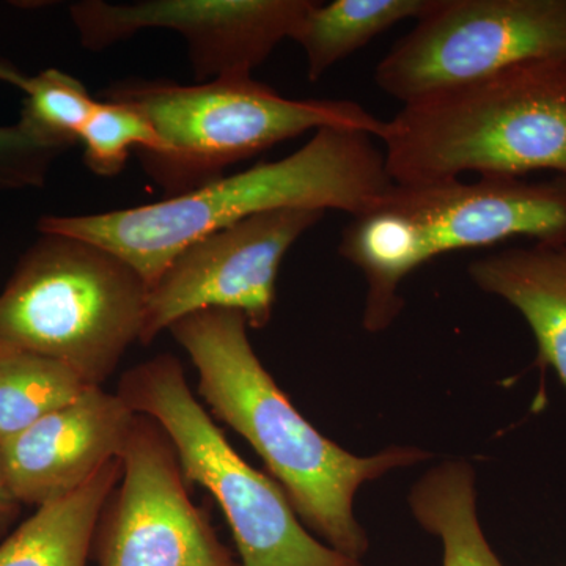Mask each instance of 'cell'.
Returning <instances> with one entry per match:
<instances>
[{
	"label": "cell",
	"instance_id": "obj_1",
	"mask_svg": "<svg viewBox=\"0 0 566 566\" xmlns=\"http://www.w3.org/2000/svg\"><path fill=\"white\" fill-rule=\"evenodd\" d=\"M248 327L241 312L207 308L178 319L169 333L196 367L205 403L262 457L304 526L338 553L363 560L368 538L354 516L357 490L430 455L392 447L363 458L334 444L268 374Z\"/></svg>",
	"mask_w": 566,
	"mask_h": 566
},
{
	"label": "cell",
	"instance_id": "obj_2",
	"mask_svg": "<svg viewBox=\"0 0 566 566\" xmlns=\"http://www.w3.org/2000/svg\"><path fill=\"white\" fill-rule=\"evenodd\" d=\"M374 139L352 129H318L279 161L223 175L161 202L99 214L48 216L40 230L102 245L150 289L182 249L252 216L290 208L359 214L392 185L385 153Z\"/></svg>",
	"mask_w": 566,
	"mask_h": 566
},
{
	"label": "cell",
	"instance_id": "obj_3",
	"mask_svg": "<svg viewBox=\"0 0 566 566\" xmlns=\"http://www.w3.org/2000/svg\"><path fill=\"white\" fill-rule=\"evenodd\" d=\"M515 238L566 245V175L547 180L480 177L428 185H392L352 216L338 253L367 282L364 327L381 333L403 300L401 283L417 268L464 249Z\"/></svg>",
	"mask_w": 566,
	"mask_h": 566
},
{
	"label": "cell",
	"instance_id": "obj_4",
	"mask_svg": "<svg viewBox=\"0 0 566 566\" xmlns=\"http://www.w3.org/2000/svg\"><path fill=\"white\" fill-rule=\"evenodd\" d=\"M395 185L566 175V59L521 63L403 104L382 125Z\"/></svg>",
	"mask_w": 566,
	"mask_h": 566
},
{
	"label": "cell",
	"instance_id": "obj_5",
	"mask_svg": "<svg viewBox=\"0 0 566 566\" xmlns=\"http://www.w3.org/2000/svg\"><path fill=\"white\" fill-rule=\"evenodd\" d=\"M102 102L125 104L151 123L161 148L139 158L166 197L202 188L234 164L308 132L342 128L378 139L385 125L359 103L285 98L252 77L192 85L126 80L109 85Z\"/></svg>",
	"mask_w": 566,
	"mask_h": 566
},
{
	"label": "cell",
	"instance_id": "obj_6",
	"mask_svg": "<svg viewBox=\"0 0 566 566\" xmlns=\"http://www.w3.org/2000/svg\"><path fill=\"white\" fill-rule=\"evenodd\" d=\"M148 286L102 245L44 234L0 293V356L36 354L102 387L139 342Z\"/></svg>",
	"mask_w": 566,
	"mask_h": 566
},
{
	"label": "cell",
	"instance_id": "obj_7",
	"mask_svg": "<svg viewBox=\"0 0 566 566\" xmlns=\"http://www.w3.org/2000/svg\"><path fill=\"white\" fill-rule=\"evenodd\" d=\"M117 394L134 415L166 431L188 483H199L221 506L240 566H364L312 535L282 486L234 452L172 354L129 368Z\"/></svg>",
	"mask_w": 566,
	"mask_h": 566
},
{
	"label": "cell",
	"instance_id": "obj_8",
	"mask_svg": "<svg viewBox=\"0 0 566 566\" xmlns=\"http://www.w3.org/2000/svg\"><path fill=\"white\" fill-rule=\"evenodd\" d=\"M566 59V0H436L375 70L401 103L535 61Z\"/></svg>",
	"mask_w": 566,
	"mask_h": 566
},
{
	"label": "cell",
	"instance_id": "obj_9",
	"mask_svg": "<svg viewBox=\"0 0 566 566\" xmlns=\"http://www.w3.org/2000/svg\"><path fill=\"white\" fill-rule=\"evenodd\" d=\"M120 460V482L93 536L96 566H240L191 501L175 447L155 420L136 415Z\"/></svg>",
	"mask_w": 566,
	"mask_h": 566
},
{
	"label": "cell",
	"instance_id": "obj_10",
	"mask_svg": "<svg viewBox=\"0 0 566 566\" xmlns=\"http://www.w3.org/2000/svg\"><path fill=\"white\" fill-rule=\"evenodd\" d=\"M324 214L304 208L262 212L182 249L148 289L140 344L207 308L241 312L249 327L263 329L273 318L283 256Z\"/></svg>",
	"mask_w": 566,
	"mask_h": 566
},
{
	"label": "cell",
	"instance_id": "obj_11",
	"mask_svg": "<svg viewBox=\"0 0 566 566\" xmlns=\"http://www.w3.org/2000/svg\"><path fill=\"white\" fill-rule=\"evenodd\" d=\"M312 0H85L70 7L82 46L103 51L148 29L180 33L197 84L252 77L292 39Z\"/></svg>",
	"mask_w": 566,
	"mask_h": 566
},
{
	"label": "cell",
	"instance_id": "obj_12",
	"mask_svg": "<svg viewBox=\"0 0 566 566\" xmlns=\"http://www.w3.org/2000/svg\"><path fill=\"white\" fill-rule=\"evenodd\" d=\"M136 415L120 395L91 387L2 444L7 483L20 504L69 495L120 458Z\"/></svg>",
	"mask_w": 566,
	"mask_h": 566
},
{
	"label": "cell",
	"instance_id": "obj_13",
	"mask_svg": "<svg viewBox=\"0 0 566 566\" xmlns=\"http://www.w3.org/2000/svg\"><path fill=\"white\" fill-rule=\"evenodd\" d=\"M482 292L501 297L526 319L538 363L556 370L566 387V245H513L468 266Z\"/></svg>",
	"mask_w": 566,
	"mask_h": 566
},
{
	"label": "cell",
	"instance_id": "obj_14",
	"mask_svg": "<svg viewBox=\"0 0 566 566\" xmlns=\"http://www.w3.org/2000/svg\"><path fill=\"white\" fill-rule=\"evenodd\" d=\"M120 479L117 458L73 493L39 506L0 543V566H87L99 515Z\"/></svg>",
	"mask_w": 566,
	"mask_h": 566
},
{
	"label": "cell",
	"instance_id": "obj_15",
	"mask_svg": "<svg viewBox=\"0 0 566 566\" xmlns=\"http://www.w3.org/2000/svg\"><path fill=\"white\" fill-rule=\"evenodd\" d=\"M436 0H312L292 39L307 61V76L322 80L338 62L406 20H419Z\"/></svg>",
	"mask_w": 566,
	"mask_h": 566
},
{
	"label": "cell",
	"instance_id": "obj_16",
	"mask_svg": "<svg viewBox=\"0 0 566 566\" xmlns=\"http://www.w3.org/2000/svg\"><path fill=\"white\" fill-rule=\"evenodd\" d=\"M474 469L464 461L436 465L409 495L417 523L444 547L442 566H504L476 515Z\"/></svg>",
	"mask_w": 566,
	"mask_h": 566
},
{
	"label": "cell",
	"instance_id": "obj_17",
	"mask_svg": "<svg viewBox=\"0 0 566 566\" xmlns=\"http://www.w3.org/2000/svg\"><path fill=\"white\" fill-rule=\"evenodd\" d=\"M91 386L65 364L36 354L0 356V446Z\"/></svg>",
	"mask_w": 566,
	"mask_h": 566
},
{
	"label": "cell",
	"instance_id": "obj_18",
	"mask_svg": "<svg viewBox=\"0 0 566 566\" xmlns=\"http://www.w3.org/2000/svg\"><path fill=\"white\" fill-rule=\"evenodd\" d=\"M22 92L25 102L20 123L61 151L80 142L99 103L80 80L55 69L29 77Z\"/></svg>",
	"mask_w": 566,
	"mask_h": 566
},
{
	"label": "cell",
	"instance_id": "obj_19",
	"mask_svg": "<svg viewBox=\"0 0 566 566\" xmlns=\"http://www.w3.org/2000/svg\"><path fill=\"white\" fill-rule=\"evenodd\" d=\"M84 163L98 177H115L133 151L156 153L161 139L151 123L125 104L102 102L82 129Z\"/></svg>",
	"mask_w": 566,
	"mask_h": 566
},
{
	"label": "cell",
	"instance_id": "obj_20",
	"mask_svg": "<svg viewBox=\"0 0 566 566\" xmlns=\"http://www.w3.org/2000/svg\"><path fill=\"white\" fill-rule=\"evenodd\" d=\"M61 153L22 123L0 126V188L43 185L52 159Z\"/></svg>",
	"mask_w": 566,
	"mask_h": 566
},
{
	"label": "cell",
	"instance_id": "obj_21",
	"mask_svg": "<svg viewBox=\"0 0 566 566\" xmlns=\"http://www.w3.org/2000/svg\"><path fill=\"white\" fill-rule=\"evenodd\" d=\"M20 505V502H18L17 497L11 493L9 483H7L6 469H3L2 447H0V535L13 523Z\"/></svg>",
	"mask_w": 566,
	"mask_h": 566
},
{
	"label": "cell",
	"instance_id": "obj_22",
	"mask_svg": "<svg viewBox=\"0 0 566 566\" xmlns=\"http://www.w3.org/2000/svg\"><path fill=\"white\" fill-rule=\"evenodd\" d=\"M28 80L29 76H25L22 71L17 69V66H13L10 62L0 59V81L14 85V87L20 88V91H24Z\"/></svg>",
	"mask_w": 566,
	"mask_h": 566
}]
</instances>
